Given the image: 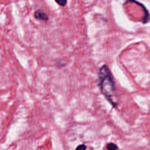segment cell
<instances>
[{"label":"cell","mask_w":150,"mask_h":150,"mask_svg":"<svg viewBox=\"0 0 150 150\" xmlns=\"http://www.w3.org/2000/svg\"><path fill=\"white\" fill-rule=\"evenodd\" d=\"M86 146L84 144H82V145H79L76 148V150H86Z\"/></svg>","instance_id":"cell-4"},{"label":"cell","mask_w":150,"mask_h":150,"mask_svg":"<svg viewBox=\"0 0 150 150\" xmlns=\"http://www.w3.org/2000/svg\"><path fill=\"white\" fill-rule=\"evenodd\" d=\"M34 17L36 19L39 20H43V21H47L49 19V17L48 15L44 13V11L39 10H37L35 14H34Z\"/></svg>","instance_id":"cell-2"},{"label":"cell","mask_w":150,"mask_h":150,"mask_svg":"<svg viewBox=\"0 0 150 150\" xmlns=\"http://www.w3.org/2000/svg\"><path fill=\"white\" fill-rule=\"evenodd\" d=\"M58 4H59V5H60V6H65L66 4V3H67V1H56Z\"/></svg>","instance_id":"cell-5"},{"label":"cell","mask_w":150,"mask_h":150,"mask_svg":"<svg viewBox=\"0 0 150 150\" xmlns=\"http://www.w3.org/2000/svg\"><path fill=\"white\" fill-rule=\"evenodd\" d=\"M99 79V86L102 94L114 107H116L117 103L114 101L116 87L111 73L107 65H103L100 69Z\"/></svg>","instance_id":"cell-1"},{"label":"cell","mask_w":150,"mask_h":150,"mask_svg":"<svg viewBox=\"0 0 150 150\" xmlns=\"http://www.w3.org/2000/svg\"><path fill=\"white\" fill-rule=\"evenodd\" d=\"M107 148L108 150H117L118 146L114 143H109L107 145Z\"/></svg>","instance_id":"cell-3"}]
</instances>
